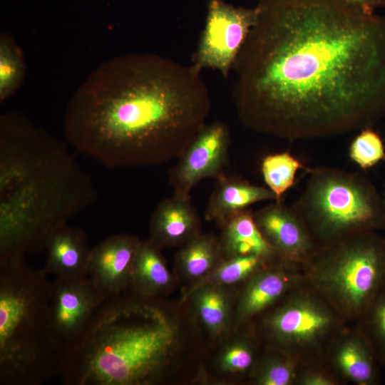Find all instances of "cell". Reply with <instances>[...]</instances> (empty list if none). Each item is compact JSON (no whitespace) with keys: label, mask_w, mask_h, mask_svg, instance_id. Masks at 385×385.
<instances>
[{"label":"cell","mask_w":385,"mask_h":385,"mask_svg":"<svg viewBox=\"0 0 385 385\" xmlns=\"http://www.w3.org/2000/svg\"><path fill=\"white\" fill-rule=\"evenodd\" d=\"M237 331L238 334L220 350L216 365L221 374L247 381L263 344L251 327Z\"/></svg>","instance_id":"obj_23"},{"label":"cell","mask_w":385,"mask_h":385,"mask_svg":"<svg viewBox=\"0 0 385 385\" xmlns=\"http://www.w3.org/2000/svg\"><path fill=\"white\" fill-rule=\"evenodd\" d=\"M354 324L371 345L379 364L385 366V284Z\"/></svg>","instance_id":"obj_28"},{"label":"cell","mask_w":385,"mask_h":385,"mask_svg":"<svg viewBox=\"0 0 385 385\" xmlns=\"http://www.w3.org/2000/svg\"><path fill=\"white\" fill-rule=\"evenodd\" d=\"M384 161H385V158H384ZM382 200H383L384 205V207H385V190H384V195H383Z\"/></svg>","instance_id":"obj_32"},{"label":"cell","mask_w":385,"mask_h":385,"mask_svg":"<svg viewBox=\"0 0 385 385\" xmlns=\"http://www.w3.org/2000/svg\"><path fill=\"white\" fill-rule=\"evenodd\" d=\"M299 361L280 349L264 345L247 382L253 385H295Z\"/></svg>","instance_id":"obj_24"},{"label":"cell","mask_w":385,"mask_h":385,"mask_svg":"<svg viewBox=\"0 0 385 385\" xmlns=\"http://www.w3.org/2000/svg\"><path fill=\"white\" fill-rule=\"evenodd\" d=\"M46 260L39 272L44 276L78 277L88 276L91 249L85 232L67 224L56 229L46 244Z\"/></svg>","instance_id":"obj_17"},{"label":"cell","mask_w":385,"mask_h":385,"mask_svg":"<svg viewBox=\"0 0 385 385\" xmlns=\"http://www.w3.org/2000/svg\"><path fill=\"white\" fill-rule=\"evenodd\" d=\"M305 279L347 323H354L385 284V237L359 232L319 246L303 265Z\"/></svg>","instance_id":"obj_7"},{"label":"cell","mask_w":385,"mask_h":385,"mask_svg":"<svg viewBox=\"0 0 385 385\" xmlns=\"http://www.w3.org/2000/svg\"><path fill=\"white\" fill-rule=\"evenodd\" d=\"M257 16L256 7H235L222 0H210L192 65L200 71L216 70L227 78Z\"/></svg>","instance_id":"obj_9"},{"label":"cell","mask_w":385,"mask_h":385,"mask_svg":"<svg viewBox=\"0 0 385 385\" xmlns=\"http://www.w3.org/2000/svg\"><path fill=\"white\" fill-rule=\"evenodd\" d=\"M299 169H307L297 158L288 152L266 155L261 163V173L267 187L282 201L284 194L294 184Z\"/></svg>","instance_id":"obj_27"},{"label":"cell","mask_w":385,"mask_h":385,"mask_svg":"<svg viewBox=\"0 0 385 385\" xmlns=\"http://www.w3.org/2000/svg\"><path fill=\"white\" fill-rule=\"evenodd\" d=\"M236 58L244 125L289 140L371 128L385 115V19L344 0H259Z\"/></svg>","instance_id":"obj_1"},{"label":"cell","mask_w":385,"mask_h":385,"mask_svg":"<svg viewBox=\"0 0 385 385\" xmlns=\"http://www.w3.org/2000/svg\"><path fill=\"white\" fill-rule=\"evenodd\" d=\"M295 385H342L324 361L299 362Z\"/></svg>","instance_id":"obj_30"},{"label":"cell","mask_w":385,"mask_h":385,"mask_svg":"<svg viewBox=\"0 0 385 385\" xmlns=\"http://www.w3.org/2000/svg\"><path fill=\"white\" fill-rule=\"evenodd\" d=\"M200 233V218L190 197L165 199L150 218L149 239L160 249L181 247Z\"/></svg>","instance_id":"obj_16"},{"label":"cell","mask_w":385,"mask_h":385,"mask_svg":"<svg viewBox=\"0 0 385 385\" xmlns=\"http://www.w3.org/2000/svg\"><path fill=\"white\" fill-rule=\"evenodd\" d=\"M324 361L342 385H376L380 381V364L354 323H346L334 335Z\"/></svg>","instance_id":"obj_14"},{"label":"cell","mask_w":385,"mask_h":385,"mask_svg":"<svg viewBox=\"0 0 385 385\" xmlns=\"http://www.w3.org/2000/svg\"><path fill=\"white\" fill-rule=\"evenodd\" d=\"M205 212L207 221L221 227L235 215L262 201H277L276 195L267 188L251 184L224 175L217 180Z\"/></svg>","instance_id":"obj_18"},{"label":"cell","mask_w":385,"mask_h":385,"mask_svg":"<svg viewBox=\"0 0 385 385\" xmlns=\"http://www.w3.org/2000/svg\"><path fill=\"white\" fill-rule=\"evenodd\" d=\"M140 242L133 235L119 234L106 238L91 249L88 276L108 297L128 289Z\"/></svg>","instance_id":"obj_15"},{"label":"cell","mask_w":385,"mask_h":385,"mask_svg":"<svg viewBox=\"0 0 385 385\" xmlns=\"http://www.w3.org/2000/svg\"><path fill=\"white\" fill-rule=\"evenodd\" d=\"M349 155L361 169L373 167L385 158L381 136L371 128L361 130L350 144Z\"/></svg>","instance_id":"obj_29"},{"label":"cell","mask_w":385,"mask_h":385,"mask_svg":"<svg viewBox=\"0 0 385 385\" xmlns=\"http://www.w3.org/2000/svg\"><path fill=\"white\" fill-rule=\"evenodd\" d=\"M230 143L226 124H206L169 173L173 195L190 197L191 190L202 180L225 175Z\"/></svg>","instance_id":"obj_11"},{"label":"cell","mask_w":385,"mask_h":385,"mask_svg":"<svg viewBox=\"0 0 385 385\" xmlns=\"http://www.w3.org/2000/svg\"><path fill=\"white\" fill-rule=\"evenodd\" d=\"M304 279L302 265L282 260L256 272L237 289L234 329L250 327Z\"/></svg>","instance_id":"obj_12"},{"label":"cell","mask_w":385,"mask_h":385,"mask_svg":"<svg viewBox=\"0 0 385 385\" xmlns=\"http://www.w3.org/2000/svg\"><path fill=\"white\" fill-rule=\"evenodd\" d=\"M160 248L150 239L140 240L133 262L128 291L144 297H160L173 287L174 278Z\"/></svg>","instance_id":"obj_20"},{"label":"cell","mask_w":385,"mask_h":385,"mask_svg":"<svg viewBox=\"0 0 385 385\" xmlns=\"http://www.w3.org/2000/svg\"><path fill=\"white\" fill-rule=\"evenodd\" d=\"M232 289L204 284L184 292L183 300H190L197 319L213 339L225 336L233 325L237 292L232 295Z\"/></svg>","instance_id":"obj_19"},{"label":"cell","mask_w":385,"mask_h":385,"mask_svg":"<svg viewBox=\"0 0 385 385\" xmlns=\"http://www.w3.org/2000/svg\"><path fill=\"white\" fill-rule=\"evenodd\" d=\"M97 194L65 145L27 117L0 126V263L45 250L49 235Z\"/></svg>","instance_id":"obj_3"},{"label":"cell","mask_w":385,"mask_h":385,"mask_svg":"<svg viewBox=\"0 0 385 385\" xmlns=\"http://www.w3.org/2000/svg\"><path fill=\"white\" fill-rule=\"evenodd\" d=\"M51 282L25 260L0 263V385H41L58 376Z\"/></svg>","instance_id":"obj_5"},{"label":"cell","mask_w":385,"mask_h":385,"mask_svg":"<svg viewBox=\"0 0 385 385\" xmlns=\"http://www.w3.org/2000/svg\"><path fill=\"white\" fill-rule=\"evenodd\" d=\"M253 215L263 237L282 260L303 266L317 249L306 225L292 205L273 201Z\"/></svg>","instance_id":"obj_13"},{"label":"cell","mask_w":385,"mask_h":385,"mask_svg":"<svg viewBox=\"0 0 385 385\" xmlns=\"http://www.w3.org/2000/svg\"><path fill=\"white\" fill-rule=\"evenodd\" d=\"M346 323L304 277L250 327L262 344L310 362L324 361L333 337Z\"/></svg>","instance_id":"obj_8"},{"label":"cell","mask_w":385,"mask_h":385,"mask_svg":"<svg viewBox=\"0 0 385 385\" xmlns=\"http://www.w3.org/2000/svg\"><path fill=\"white\" fill-rule=\"evenodd\" d=\"M108 298L88 276L56 277L51 282V322L63 353L83 334Z\"/></svg>","instance_id":"obj_10"},{"label":"cell","mask_w":385,"mask_h":385,"mask_svg":"<svg viewBox=\"0 0 385 385\" xmlns=\"http://www.w3.org/2000/svg\"><path fill=\"white\" fill-rule=\"evenodd\" d=\"M26 67L24 53L9 34H0V103L11 98L21 86Z\"/></svg>","instance_id":"obj_26"},{"label":"cell","mask_w":385,"mask_h":385,"mask_svg":"<svg viewBox=\"0 0 385 385\" xmlns=\"http://www.w3.org/2000/svg\"><path fill=\"white\" fill-rule=\"evenodd\" d=\"M219 239L223 258L257 255L271 261L282 260L266 241L247 208L230 218Z\"/></svg>","instance_id":"obj_21"},{"label":"cell","mask_w":385,"mask_h":385,"mask_svg":"<svg viewBox=\"0 0 385 385\" xmlns=\"http://www.w3.org/2000/svg\"><path fill=\"white\" fill-rule=\"evenodd\" d=\"M211 110L209 91L192 65L131 53L99 66L67 104L63 131L78 151L108 168L178 160Z\"/></svg>","instance_id":"obj_2"},{"label":"cell","mask_w":385,"mask_h":385,"mask_svg":"<svg viewBox=\"0 0 385 385\" xmlns=\"http://www.w3.org/2000/svg\"><path fill=\"white\" fill-rule=\"evenodd\" d=\"M180 330L160 297L128 290L108 297L62 355L66 385H156L180 348Z\"/></svg>","instance_id":"obj_4"},{"label":"cell","mask_w":385,"mask_h":385,"mask_svg":"<svg viewBox=\"0 0 385 385\" xmlns=\"http://www.w3.org/2000/svg\"><path fill=\"white\" fill-rule=\"evenodd\" d=\"M305 188L291 205L317 247L350 235L385 229V207L372 183L357 172L307 168Z\"/></svg>","instance_id":"obj_6"},{"label":"cell","mask_w":385,"mask_h":385,"mask_svg":"<svg viewBox=\"0 0 385 385\" xmlns=\"http://www.w3.org/2000/svg\"><path fill=\"white\" fill-rule=\"evenodd\" d=\"M369 13H374L377 8L385 6V0H344Z\"/></svg>","instance_id":"obj_31"},{"label":"cell","mask_w":385,"mask_h":385,"mask_svg":"<svg viewBox=\"0 0 385 385\" xmlns=\"http://www.w3.org/2000/svg\"><path fill=\"white\" fill-rule=\"evenodd\" d=\"M218 237L200 233L176 254V268L190 285L209 275L223 260Z\"/></svg>","instance_id":"obj_22"},{"label":"cell","mask_w":385,"mask_h":385,"mask_svg":"<svg viewBox=\"0 0 385 385\" xmlns=\"http://www.w3.org/2000/svg\"><path fill=\"white\" fill-rule=\"evenodd\" d=\"M279 261H271L257 255L225 258L209 275L190 285L185 292L204 284L239 288L256 272Z\"/></svg>","instance_id":"obj_25"}]
</instances>
